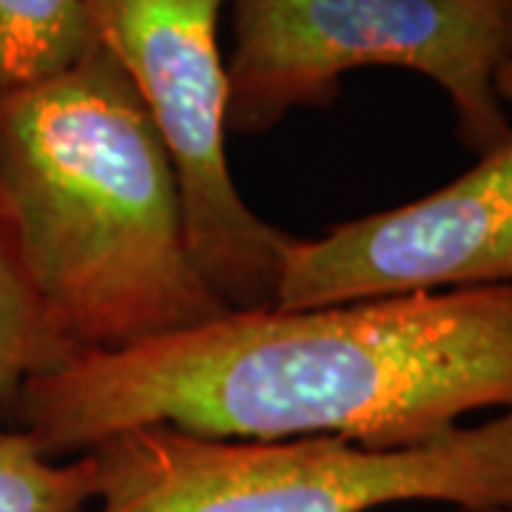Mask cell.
Masks as SVG:
<instances>
[{
	"label": "cell",
	"mask_w": 512,
	"mask_h": 512,
	"mask_svg": "<svg viewBox=\"0 0 512 512\" xmlns=\"http://www.w3.org/2000/svg\"><path fill=\"white\" fill-rule=\"evenodd\" d=\"M498 94H501L504 106H507L512 114V66L507 69V72L501 74V80H498Z\"/></svg>",
	"instance_id": "10"
},
{
	"label": "cell",
	"mask_w": 512,
	"mask_h": 512,
	"mask_svg": "<svg viewBox=\"0 0 512 512\" xmlns=\"http://www.w3.org/2000/svg\"><path fill=\"white\" fill-rule=\"evenodd\" d=\"M94 46L83 0H0V94L72 69Z\"/></svg>",
	"instance_id": "8"
},
{
	"label": "cell",
	"mask_w": 512,
	"mask_h": 512,
	"mask_svg": "<svg viewBox=\"0 0 512 512\" xmlns=\"http://www.w3.org/2000/svg\"><path fill=\"white\" fill-rule=\"evenodd\" d=\"M94 501L92 458L60 464L20 430L0 433V512H83Z\"/></svg>",
	"instance_id": "9"
},
{
	"label": "cell",
	"mask_w": 512,
	"mask_h": 512,
	"mask_svg": "<svg viewBox=\"0 0 512 512\" xmlns=\"http://www.w3.org/2000/svg\"><path fill=\"white\" fill-rule=\"evenodd\" d=\"M228 134H262L293 109H325L342 77L390 66L450 97L456 134L487 154L512 134L498 94L512 66V0H234Z\"/></svg>",
	"instance_id": "4"
},
{
	"label": "cell",
	"mask_w": 512,
	"mask_h": 512,
	"mask_svg": "<svg viewBox=\"0 0 512 512\" xmlns=\"http://www.w3.org/2000/svg\"><path fill=\"white\" fill-rule=\"evenodd\" d=\"M86 456L100 512H370L410 501L512 507V407L404 447L137 427Z\"/></svg>",
	"instance_id": "3"
},
{
	"label": "cell",
	"mask_w": 512,
	"mask_h": 512,
	"mask_svg": "<svg viewBox=\"0 0 512 512\" xmlns=\"http://www.w3.org/2000/svg\"><path fill=\"white\" fill-rule=\"evenodd\" d=\"M72 362L0 200V396Z\"/></svg>",
	"instance_id": "7"
},
{
	"label": "cell",
	"mask_w": 512,
	"mask_h": 512,
	"mask_svg": "<svg viewBox=\"0 0 512 512\" xmlns=\"http://www.w3.org/2000/svg\"><path fill=\"white\" fill-rule=\"evenodd\" d=\"M512 285V134L421 200L291 237L271 308Z\"/></svg>",
	"instance_id": "6"
},
{
	"label": "cell",
	"mask_w": 512,
	"mask_h": 512,
	"mask_svg": "<svg viewBox=\"0 0 512 512\" xmlns=\"http://www.w3.org/2000/svg\"><path fill=\"white\" fill-rule=\"evenodd\" d=\"M453 512H512V507H461Z\"/></svg>",
	"instance_id": "11"
},
{
	"label": "cell",
	"mask_w": 512,
	"mask_h": 512,
	"mask_svg": "<svg viewBox=\"0 0 512 512\" xmlns=\"http://www.w3.org/2000/svg\"><path fill=\"white\" fill-rule=\"evenodd\" d=\"M0 200L72 359L231 311L194 262L163 137L100 40L0 94Z\"/></svg>",
	"instance_id": "2"
},
{
	"label": "cell",
	"mask_w": 512,
	"mask_h": 512,
	"mask_svg": "<svg viewBox=\"0 0 512 512\" xmlns=\"http://www.w3.org/2000/svg\"><path fill=\"white\" fill-rule=\"evenodd\" d=\"M228 0H83L151 114L183 197L185 234L205 282L231 311L271 308L291 234L256 217L228 171V74L220 12Z\"/></svg>",
	"instance_id": "5"
},
{
	"label": "cell",
	"mask_w": 512,
	"mask_h": 512,
	"mask_svg": "<svg viewBox=\"0 0 512 512\" xmlns=\"http://www.w3.org/2000/svg\"><path fill=\"white\" fill-rule=\"evenodd\" d=\"M43 456L137 427L205 439L419 444L512 407V285L228 311L137 348L80 356L15 390Z\"/></svg>",
	"instance_id": "1"
}]
</instances>
